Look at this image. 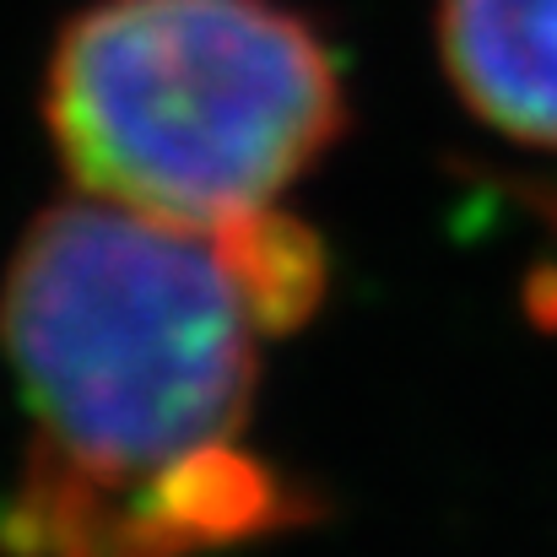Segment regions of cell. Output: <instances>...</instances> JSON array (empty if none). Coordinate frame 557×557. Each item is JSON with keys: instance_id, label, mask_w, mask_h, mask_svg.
Masks as SVG:
<instances>
[{"instance_id": "cell-2", "label": "cell", "mask_w": 557, "mask_h": 557, "mask_svg": "<svg viewBox=\"0 0 557 557\" xmlns=\"http://www.w3.org/2000/svg\"><path fill=\"white\" fill-rule=\"evenodd\" d=\"M325 38L276 0H98L54 44L44 120L82 195L222 233L342 131Z\"/></svg>"}, {"instance_id": "cell-3", "label": "cell", "mask_w": 557, "mask_h": 557, "mask_svg": "<svg viewBox=\"0 0 557 557\" xmlns=\"http://www.w3.org/2000/svg\"><path fill=\"white\" fill-rule=\"evenodd\" d=\"M438 54L487 131L557 152V0H438Z\"/></svg>"}, {"instance_id": "cell-1", "label": "cell", "mask_w": 557, "mask_h": 557, "mask_svg": "<svg viewBox=\"0 0 557 557\" xmlns=\"http://www.w3.org/2000/svg\"><path fill=\"white\" fill-rule=\"evenodd\" d=\"M325 287L282 211L222 233L65 200L22 238L0 336L33 417L16 557H195L293 520L249 449L260 347Z\"/></svg>"}]
</instances>
